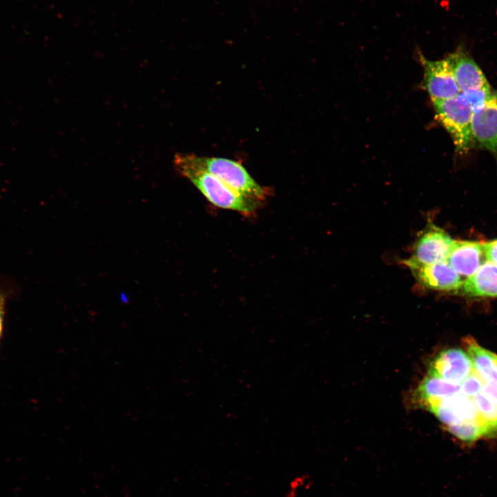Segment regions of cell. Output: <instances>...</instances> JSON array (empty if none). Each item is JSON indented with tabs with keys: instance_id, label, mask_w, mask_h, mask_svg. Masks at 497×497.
Returning <instances> with one entry per match:
<instances>
[{
	"instance_id": "obj_1",
	"label": "cell",
	"mask_w": 497,
	"mask_h": 497,
	"mask_svg": "<svg viewBox=\"0 0 497 497\" xmlns=\"http://www.w3.org/2000/svg\"><path fill=\"white\" fill-rule=\"evenodd\" d=\"M174 163L177 171L187 178L214 206L244 215H253L258 208L260 202L241 195L216 177L191 165L184 159L182 154L175 155Z\"/></svg>"
},
{
	"instance_id": "obj_2",
	"label": "cell",
	"mask_w": 497,
	"mask_h": 497,
	"mask_svg": "<svg viewBox=\"0 0 497 497\" xmlns=\"http://www.w3.org/2000/svg\"><path fill=\"white\" fill-rule=\"evenodd\" d=\"M191 165L216 177L241 195L261 202L269 195L266 188L260 186L238 162L223 158L182 154Z\"/></svg>"
},
{
	"instance_id": "obj_3",
	"label": "cell",
	"mask_w": 497,
	"mask_h": 497,
	"mask_svg": "<svg viewBox=\"0 0 497 497\" xmlns=\"http://www.w3.org/2000/svg\"><path fill=\"white\" fill-rule=\"evenodd\" d=\"M432 102L436 118L451 136L456 151L467 153L474 145L471 109L457 97Z\"/></svg>"
},
{
	"instance_id": "obj_4",
	"label": "cell",
	"mask_w": 497,
	"mask_h": 497,
	"mask_svg": "<svg viewBox=\"0 0 497 497\" xmlns=\"http://www.w3.org/2000/svg\"><path fill=\"white\" fill-rule=\"evenodd\" d=\"M419 61L424 70L422 87L432 101L456 97L460 90L456 83L449 55L440 60H429L420 52Z\"/></svg>"
},
{
	"instance_id": "obj_5",
	"label": "cell",
	"mask_w": 497,
	"mask_h": 497,
	"mask_svg": "<svg viewBox=\"0 0 497 497\" xmlns=\"http://www.w3.org/2000/svg\"><path fill=\"white\" fill-rule=\"evenodd\" d=\"M454 241L442 229L430 224L416 240L409 264H430L446 261Z\"/></svg>"
},
{
	"instance_id": "obj_6",
	"label": "cell",
	"mask_w": 497,
	"mask_h": 497,
	"mask_svg": "<svg viewBox=\"0 0 497 497\" xmlns=\"http://www.w3.org/2000/svg\"><path fill=\"white\" fill-rule=\"evenodd\" d=\"M473 370L467 352L459 348H450L440 351L431 361L427 375L460 384Z\"/></svg>"
},
{
	"instance_id": "obj_7",
	"label": "cell",
	"mask_w": 497,
	"mask_h": 497,
	"mask_svg": "<svg viewBox=\"0 0 497 497\" xmlns=\"http://www.w3.org/2000/svg\"><path fill=\"white\" fill-rule=\"evenodd\" d=\"M424 409L433 413L447 427L468 420L483 422L472 398L461 392L433 402Z\"/></svg>"
},
{
	"instance_id": "obj_8",
	"label": "cell",
	"mask_w": 497,
	"mask_h": 497,
	"mask_svg": "<svg viewBox=\"0 0 497 497\" xmlns=\"http://www.w3.org/2000/svg\"><path fill=\"white\" fill-rule=\"evenodd\" d=\"M424 287L442 291H457L463 284L460 275L447 261L430 264L407 265Z\"/></svg>"
},
{
	"instance_id": "obj_9",
	"label": "cell",
	"mask_w": 497,
	"mask_h": 497,
	"mask_svg": "<svg viewBox=\"0 0 497 497\" xmlns=\"http://www.w3.org/2000/svg\"><path fill=\"white\" fill-rule=\"evenodd\" d=\"M472 136L474 144L497 155V91L483 107L473 113Z\"/></svg>"
},
{
	"instance_id": "obj_10",
	"label": "cell",
	"mask_w": 497,
	"mask_h": 497,
	"mask_svg": "<svg viewBox=\"0 0 497 497\" xmlns=\"http://www.w3.org/2000/svg\"><path fill=\"white\" fill-rule=\"evenodd\" d=\"M483 244L471 241H454L447 262L460 275L474 274L485 262Z\"/></svg>"
},
{
	"instance_id": "obj_11",
	"label": "cell",
	"mask_w": 497,
	"mask_h": 497,
	"mask_svg": "<svg viewBox=\"0 0 497 497\" xmlns=\"http://www.w3.org/2000/svg\"><path fill=\"white\" fill-rule=\"evenodd\" d=\"M448 55L460 92L490 86L482 70L464 49L458 48Z\"/></svg>"
},
{
	"instance_id": "obj_12",
	"label": "cell",
	"mask_w": 497,
	"mask_h": 497,
	"mask_svg": "<svg viewBox=\"0 0 497 497\" xmlns=\"http://www.w3.org/2000/svg\"><path fill=\"white\" fill-rule=\"evenodd\" d=\"M460 289L471 297H497V264L485 262L464 281Z\"/></svg>"
},
{
	"instance_id": "obj_13",
	"label": "cell",
	"mask_w": 497,
	"mask_h": 497,
	"mask_svg": "<svg viewBox=\"0 0 497 497\" xmlns=\"http://www.w3.org/2000/svg\"><path fill=\"white\" fill-rule=\"evenodd\" d=\"M460 384L427 376L414 393V402L425 408L429 404L460 392Z\"/></svg>"
},
{
	"instance_id": "obj_14",
	"label": "cell",
	"mask_w": 497,
	"mask_h": 497,
	"mask_svg": "<svg viewBox=\"0 0 497 497\" xmlns=\"http://www.w3.org/2000/svg\"><path fill=\"white\" fill-rule=\"evenodd\" d=\"M474 369L485 382H497V355L484 349L473 339L465 340Z\"/></svg>"
},
{
	"instance_id": "obj_15",
	"label": "cell",
	"mask_w": 497,
	"mask_h": 497,
	"mask_svg": "<svg viewBox=\"0 0 497 497\" xmlns=\"http://www.w3.org/2000/svg\"><path fill=\"white\" fill-rule=\"evenodd\" d=\"M472 399L487 428V436H497V405L490 401L482 392Z\"/></svg>"
},
{
	"instance_id": "obj_16",
	"label": "cell",
	"mask_w": 497,
	"mask_h": 497,
	"mask_svg": "<svg viewBox=\"0 0 497 497\" xmlns=\"http://www.w3.org/2000/svg\"><path fill=\"white\" fill-rule=\"evenodd\" d=\"M461 442L471 445L482 436H487V429L480 420H468L447 427Z\"/></svg>"
},
{
	"instance_id": "obj_17",
	"label": "cell",
	"mask_w": 497,
	"mask_h": 497,
	"mask_svg": "<svg viewBox=\"0 0 497 497\" xmlns=\"http://www.w3.org/2000/svg\"><path fill=\"white\" fill-rule=\"evenodd\" d=\"M492 89L490 86L480 89L460 92L457 98L468 106L472 113L481 109L490 97Z\"/></svg>"
},
{
	"instance_id": "obj_18",
	"label": "cell",
	"mask_w": 497,
	"mask_h": 497,
	"mask_svg": "<svg viewBox=\"0 0 497 497\" xmlns=\"http://www.w3.org/2000/svg\"><path fill=\"white\" fill-rule=\"evenodd\" d=\"M485 382L474 369L469 376L460 384L462 393L470 398L481 392Z\"/></svg>"
},
{
	"instance_id": "obj_19",
	"label": "cell",
	"mask_w": 497,
	"mask_h": 497,
	"mask_svg": "<svg viewBox=\"0 0 497 497\" xmlns=\"http://www.w3.org/2000/svg\"><path fill=\"white\" fill-rule=\"evenodd\" d=\"M483 248L486 259L497 264V239L484 243Z\"/></svg>"
},
{
	"instance_id": "obj_20",
	"label": "cell",
	"mask_w": 497,
	"mask_h": 497,
	"mask_svg": "<svg viewBox=\"0 0 497 497\" xmlns=\"http://www.w3.org/2000/svg\"><path fill=\"white\" fill-rule=\"evenodd\" d=\"M481 392L490 401L497 405V382H485Z\"/></svg>"
},
{
	"instance_id": "obj_21",
	"label": "cell",
	"mask_w": 497,
	"mask_h": 497,
	"mask_svg": "<svg viewBox=\"0 0 497 497\" xmlns=\"http://www.w3.org/2000/svg\"><path fill=\"white\" fill-rule=\"evenodd\" d=\"M6 298L3 295L0 294V340L1 338L3 327V320L5 315Z\"/></svg>"
}]
</instances>
